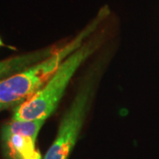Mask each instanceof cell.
<instances>
[{
  "label": "cell",
  "mask_w": 159,
  "mask_h": 159,
  "mask_svg": "<svg viewBox=\"0 0 159 159\" xmlns=\"http://www.w3.org/2000/svg\"><path fill=\"white\" fill-rule=\"evenodd\" d=\"M104 17L101 11L74 39L57 49L49 57L0 80V111L11 106L16 107L41 89L60 64L90 37Z\"/></svg>",
  "instance_id": "6da1fadb"
},
{
  "label": "cell",
  "mask_w": 159,
  "mask_h": 159,
  "mask_svg": "<svg viewBox=\"0 0 159 159\" xmlns=\"http://www.w3.org/2000/svg\"><path fill=\"white\" fill-rule=\"evenodd\" d=\"M102 37L89 38L70 54L51 75L43 88L14 108L12 119L35 120L48 119L57 107L69 82L77 70L101 47Z\"/></svg>",
  "instance_id": "7a4b0ae2"
},
{
  "label": "cell",
  "mask_w": 159,
  "mask_h": 159,
  "mask_svg": "<svg viewBox=\"0 0 159 159\" xmlns=\"http://www.w3.org/2000/svg\"><path fill=\"white\" fill-rule=\"evenodd\" d=\"M95 80L85 81L63 116L55 141L43 159H68L73 151L90 105Z\"/></svg>",
  "instance_id": "3957f363"
},
{
  "label": "cell",
  "mask_w": 159,
  "mask_h": 159,
  "mask_svg": "<svg viewBox=\"0 0 159 159\" xmlns=\"http://www.w3.org/2000/svg\"><path fill=\"white\" fill-rule=\"evenodd\" d=\"M45 119L15 120L3 125L1 145L6 159H42L36 140Z\"/></svg>",
  "instance_id": "277c9868"
},
{
  "label": "cell",
  "mask_w": 159,
  "mask_h": 159,
  "mask_svg": "<svg viewBox=\"0 0 159 159\" xmlns=\"http://www.w3.org/2000/svg\"><path fill=\"white\" fill-rule=\"evenodd\" d=\"M57 49L55 48H46L42 51L16 56L0 61V80L27 68L34 63L44 59L52 54Z\"/></svg>",
  "instance_id": "5b68a950"
},
{
  "label": "cell",
  "mask_w": 159,
  "mask_h": 159,
  "mask_svg": "<svg viewBox=\"0 0 159 159\" xmlns=\"http://www.w3.org/2000/svg\"><path fill=\"white\" fill-rule=\"evenodd\" d=\"M3 45V42H2V40H1V38H0V46Z\"/></svg>",
  "instance_id": "8992f818"
}]
</instances>
